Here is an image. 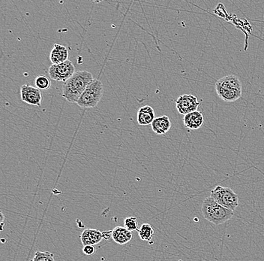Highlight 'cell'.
<instances>
[{
  "instance_id": "1",
  "label": "cell",
  "mask_w": 264,
  "mask_h": 261,
  "mask_svg": "<svg viewBox=\"0 0 264 261\" xmlns=\"http://www.w3.org/2000/svg\"><path fill=\"white\" fill-rule=\"evenodd\" d=\"M92 74L88 71H77L63 87V96L72 103H77L86 87L93 82Z\"/></svg>"
},
{
  "instance_id": "2",
  "label": "cell",
  "mask_w": 264,
  "mask_h": 261,
  "mask_svg": "<svg viewBox=\"0 0 264 261\" xmlns=\"http://www.w3.org/2000/svg\"><path fill=\"white\" fill-rule=\"evenodd\" d=\"M215 87L219 97L225 102H235L242 96V83L239 78L233 75L225 76L218 80Z\"/></svg>"
},
{
  "instance_id": "3",
  "label": "cell",
  "mask_w": 264,
  "mask_h": 261,
  "mask_svg": "<svg viewBox=\"0 0 264 261\" xmlns=\"http://www.w3.org/2000/svg\"><path fill=\"white\" fill-rule=\"evenodd\" d=\"M202 214L206 220L215 225H220L230 220L233 211L216 203L212 197L205 199L201 208Z\"/></svg>"
},
{
  "instance_id": "4",
  "label": "cell",
  "mask_w": 264,
  "mask_h": 261,
  "mask_svg": "<svg viewBox=\"0 0 264 261\" xmlns=\"http://www.w3.org/2000/svg\"><path fill=\"white\" fill-rule=\"evenodd\" d=\"M103 93V84L99 79H94L93 82L86 87L77 104L83 109L96 108L102 99Z\"/></svg>"
},
{
  "instance_id": "5",
  "label": "cell",
  "mask_w": 264,
  "mask_h": 261,
  "mask_svg": "<svg viewBox=\"0 0 264 261\" xmlns=\"http://www.w3.org/2000/svg\"><path fill=\"white\" fill-rule=\"evenodd\" d=\"M210 197L226 209L235 211L239 206V197L230 187L217 186L210 193Z\"/></svg>"
},
{
  "instance_id": "6",
  "label": "cell",
  "mask_w": 264,
  "mask_h": 261,
  "mask_svg": "<svg viewBox=\"0 0 264 261\" xmlns=\"http://www.w3.org/2000/svg\"><path fill=\"white\" fill-rule=\"evenodd\" d=\"M75 73V66L70 60H67L60 64H52L48 70L50 79L56 82H63L64 83Z\"/></svg>"
},
{
  "instance_id": "7",
  "label": "cell",
  "mask_w": 264,
  "mask_h": 261,
  "mask_svg": "<svg viewBox=\"0 0 264 261\" xmlns=\"http://www.w3.org/2000/svg\"><path fill=\"white\" fill-rule=\"evenodd\" d=\"M200 104L194 95L184 94L180 96L176 101V107L179 113L186 115L197 111Z\"/></svg>"
},
{
  "instance_id": "8",
  "label": "cell",
  "mask_w": 264,
  "mask_h": 261,
  "mask_svg": "<svg viewBox=\"0 0 264 261\" xmlns=\"http://www.w3.org/2000/svg\"><path fill=\"white\" fill-rule=\"evenodd\" d=\"M21 99L26 103L32 106L41 107L43 96L41 90L36 87L29 85H22L21 88Z\"/></svg>"
},
{
  "instance_id": "9",
  "label": "cell",
  "mask_w": 264,
  "mask_h": 261,
  "mask_svg": "<svg viewBox=\"0 0 264 261\" xmlns=\"http://www.w3.org/2000/svg\"><path fill=\"white\" fill-rule=\"evenodd\" d=\"M102 239H104L103 233L96 229H86L80 235V239L83 246L99 244Z\"/></svg>"
},
{
  "instance_id": "10",
  "label": "cell",
  "mask_w": 264,
  "mask_h": 261,
  "mask_svg": "<svg viewBox=\"0 0 264 261\" xmlns=\"http://www.w3.org/2000/svg\"><path fill=\"white\" fill-rule=\"evenodd\" d=\"M183 123L188 129L198 130L203 126L204 123V118L201 112L196 111V112L185 115L183 118Z\"/></svg>"
},
{
  "instance_id": "11",
  "label": "cell",
  "mask_w": 264,
  "mask_h": 261,
  "mask_svg": "<svg viewBox=\"0 0 264 261\" xmlns=\"http://www.w3.org/2000/svg\"><path fill=\"white\" fill-rule=\"evenodd\" d=\"M69 59V49L61 44H55L50 52V60L52 64H60Z\"/></svg>"
},
{
  "instance_id": "12",
  "label": "cell",
  "mask_w": 264,
  "mask_h": 261,
  "mask_svg": "<svg viewBox=\"0 0 264 261\" xmlns=\"http://www.w3.org/2000/svg\"><path fill=\"white\" fill-rule=\"evenodd\" d=\"M155 119V113L153 108L144 106L140 108L138 112V123L141 126L152 125Z\"/></svg>"
},
{
  "instance_id": "13",
  "label": "cell",
  "mask_w": 264,
  "mask_h": 261,
  "mask_svg": "<svg viewBox=\"0 0 264 261\" xmlns=\"http://www.w3.org/2000/svg\"><path fill=\"white\" fill-rule=\"evenodd\" d=\"M152 129L157 135H164L171 128V121L167 115L158 117L152 122Z\"/></svg>"
},
{
  "instance_id": "14",
  "label": "cell",
  "mask_w": 264,
  "mask_h": 261,
  "mask_svg": "<svg viewBox=\"0 0 264 261\" xmlns=\"http://www.w3.org/2000/svg\"><path fill=\"white\" fill-rule=\"evenodd\" d=\"M133 237L132 232L124 227H116L112 230V239L119 245H125Z\"/></svg>"
},
{
  "instance_id": "15",
  "label": "cell",
  "mask_w": 264,
  "mask_h": 261,
  "mask_svg": "<svg viewBox=\"0 0 264 261\" xmlns=\"http://www.w3.org/2000/svg\"><path fill=\"white\" fill-rule=\"evenodd\" d=\"M138 233H139L140 238L143 241L150 242L153 238L155 231L151 225L149 223H144L138 230Z\"/></svg>"
},
{
  "instance_id": "16",
  "label": "cell",
  "mask_w": 264,
  "mask_h": 261,
  "mask_svg": "<svg viewBox=\"0 0 264 261\" xmlns=\"http://www.w3.org/2000/svg\"><path fill=\"white\" fill-rule=\"evenodd\" d=\"M35 85L36 88L40 90H45L50 88L51 86V82L50 79L44 76H37L35 79Z\"/></svg>"
},
{
  "instance_id": "17",
  "label": "cell",
  "mask_w": 264,
  "mask_h": 261,
  "mask_svg": "<svg viewBox=\"0 0 264 261\" xmlns=\"http://www.w3.org/2000/svg\"><path fill=\"white\" fill-rule=\"evenodd\" d=\"M31 261H55L54 255L51 252L37 251Z\"/></svg>"
},
{
  "instance_id": "18",
  "label": "cell",
  "mask_w": 264,
  "mask_h": 261,
  "mask_svg": "<svg viewBox=\"0 0 264 261\" xmlns=\"http://www.w3.org/2000/svg\"><path fill=\"white\" fill-rule=\"evenodd\" d=\"M124 227L129 231H138V220L135 217L126 218L124 220Z\"/></svg>"
},
{
  "instance_id": "19",
  "label": "cell",
  "mask_w": 264,
  "mask_h": 261,
  "mask_svg": "<svg viewBox=\"0 0 264 261\" xmlns=\"http://www.w3.org/2000/svg\"><path fill=\"white\" fill-rule=\"evenodd\" d=\"M83 252L84 255L90 256V255H94L96 252V249L94 247V246H83Z\"/></svg>"
},
{
  "instance_id": "20",
  "label": "cell",
  "mask_w": 264,
  "mask_h": 261,
  "mask_svg": "<svg viewBox=\"0 0 264 261\" xmlns=\"http://www.w3.org/2000/svg\"><path fill=\"white\" fill-rule=\"evenodd\" d=\"M112 237V231L104 232L103 238L105 239H109L110 238Z\"/></svg>"
}]
</instances>
